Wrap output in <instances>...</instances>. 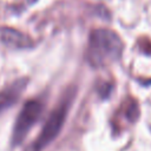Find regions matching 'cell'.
Segmentation results:
<instances>
[{"mask_svg":"<svg viewBox=\"0 0 151 151\" xmlns=\"http://www.w3.org/2000/svg\"><path fill=\"white\" fill-rule=\"evenodd\" d=\"M124 44L120 37L109 28H97L91 32L86 48V61L96 68L106 67L119 60Z\"/></svg>","mask_w":151,"mask_h":151,"instance_id":"6da1fadb","label":"cell"},{"mask_svg":"<svg viewBox=\"0 0 151 151\" xmlns=\"http://www.w3.org/2000/svg\"><path fill=\"white\" fill-rule=\"evenodd\" d=\"M72 98L73 94L71 92V94H67L59 103V105L55 106V109L51 112L47 120L45 122L42 130L38 134L37 139L26 149V151H42L50 143H52L57 138L66 120V116L70 110Z\"/></svg>","mask_w":151,"mask_h":151,"instance_id":"7a4b0ae2","label":"cell"},{"mask_svg":"<svg viewBox=\"0 0 151 151\" xmlns=\"http://www.w3.org/2000/svg\"><path fill=\"white\" fill-rule=\"evenodd\" d=\"M42 110H44V105L39 100H29L24 105L13 126V132H12L13 145H18L25 139L31 127L41 117Z\"/></svg>","mask_w":151,"mask_h":151,"instance_id":"3957f363","label":"cell"},{"mask_svg":"<svg viewBox=\"0 0 151 151\" xmlns=\"http://www.w3.org/2000/svg\"><path fill=\"white\" fill-rule=\"evenodd\" d=\"M26 80L19 79L0 90V113L15 104L26 87Z\"/></svg>","mask_w":151,"mask_h":151,"instance_id":"277c9868","label":"cell"},{"mask_svg":"<svg viewBox=\"0 0 151 151\" xmlns=\"http://www.w3.org/2000/svg\"><path fill=\"white\" fill-rule=\"evenodd\" d=\"M2 38L6 44H9L15 47H28L31 46V40L25 34L14 31V29H5L2 32Z\"/></svg>","mask_w":151,"mask_h":151,"instance_id":"5b68a950","label":"cell"},{"mask_svg":"<svg viewBox=\"0 0 151 151\" xmlns=\"http://www.w3.org/2000/svg\"><path fill=\"white\" fill-rule=\"evenodd\" d=\"M147 84H151V80H150V81H147Z\"/></svg>","mask_w":151,"mask_h":151,"instance_id":"8992f818","label":"cell"}]
</instances>
